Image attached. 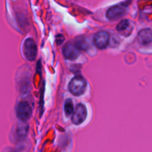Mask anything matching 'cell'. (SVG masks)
I'll return each mask as SVG.
<instances>
[{"instance_id": "6da1fadb", "label": "cell", "mask_w": 152, "mask_h": 152, "mask_svg": "<svg viewBox=\"0 0 152 152\" xmlns=\"http://www.w3.org/2000/svg\"><path fill=\"white\" fill-rule=\"evenodd\" d=\"M87 83L81 76H76L72 79L68 85L70 92L74 96H80L86 91Z\"/></svg>"}, {"instance_id": "7a4b0ae2", "label": "cell", "mask_w": 152, "mask_h": 152, "mask_svg": "<svg viewBox=\"0 0 152 152\" xmlns=\"http://www.w3.org/2000/svg\"><path fill=\"white\" fill-rule=\"evenodd\" d=\"M23 53L25 57L29 61H34L37 57V44L32 38H28L24 42Z\"/></svg>"}, {"instance_id": "3957f363", "label": "cell", "mask_w": 152, "mask_h": 152, "mask_svg": "<svg viewBox=\"0 0 152 152\" xmlns=\"http://www.w3.org/2000/svg\"><path fill=\"white\" fill-rule=\"evenodd\" d=\"M16 116L22 121H27L32 116V108L26 101H22L16 107Z\"/></svg>"}, {"instance_id": "277c9868", "label": "cell", "mask_w": 152, "mask_h": 152, "mask_svg": "<svg viewBox=\"0 0 152 152\" xmlns=\"http://www.w3.org/2000/svg\"><path fill=\"white\" fill-rule=\"evenodd\" d=\"M80 50L78 48L75 43L67 42L62 48V54L64 57L69 60H75L77 59L80 53Z\"/></svg>"}, {"instance_id": "5b68a950", "label": "cell", "mask_w": 152, "mask_h": 152, "mask_svg": "<svg viewBox=\"0 0 152 152\" xmlns=\"http://www.w3.org/2000/svg\"><path fill=\"white\" fill-rule=\"evenodd\" d=\"M87 117V109L84 104L80 103L77 105L72 115V122L75 125H80L86 120Z\"/></svg>"}, {"instance_id": "8992f818", "label": "cell", "mask_w": 152, "mask_h": 152, "mask_svg": "<svg viewBox=\"0 0 152 152\" xmlns=\"http://www.w3.org/2000/svg\"><path fill=\"white\" fill-rule=\"evenodd\" d=\"M110 42V36L106 31H99L94 37V42L96 47L100 50L106 48Z\"/></svg>"}, {"instance_id": "52a82bcc", "label": "cell", "mask_w": 152, "mask_h": 152, "mask_svg": "<svg viewBox=\"0 0 152 152\" xmlns=\"http://www.w3.org/2000/svg\"><path fill=\"white\" fill-rule=\"evenodd\" d=\"M126 13V8L123 4H117L110 7L106 12V16L109 20L115 21L123 17Z\"/></svg>"}, {"instance_id": "ba28073f", "label": "cell", "mask_w": 152, "mask_h": 152, "mask_svg": "<svg viewBox=\"0 0 152 152\" xmlns=\"http://www.w3.org/2000/svg\"><path fill=\"white\" fill-rule=\"evenodd\" d=\"M137 40L141 45H148L152 42V30L144 28L141 30L137 35Z\"/></svg>"}, {"instance_id": "9c48e42d", "label": "cell", "mask_w": 152, "mask_h": 152, "mask_svg": "<svg viewBox=\"0 0 152 152\" xmlns=\"http://www.w3.org/2000/svg\"><path fill=\"white\" fill-rule=\"evenodd\" d=\"M64 110H65V114L67 117H69L74 113V105L73 102L71 99H66L64 105Z\"/></svg>"}, {"instance_id": "30bf717a", "label": "cell", "mask_w": 152, "mask_h": 152, "mask_svg": "<svg viewBox=\"0 0 152 152\" xmlns=\"http://www.w3.org/2000/svg\"><path fill=\"white\" fill-rule=\"evenodd\" d=\"M75 44L80 50H86L88 49V44L87 43V39L84 37H81L80 38L77 39L75 41Z\"/></svg>"}, {"instance_id": "8fae6325", "label": "cell", "mask_w": 152, "mask_h": 152, "mask_svg": "<svg viewBox=\"0 0 152 152\" xmlns=\"http://www.w3.org/2000/svg\"><path fill=\"white\" fill-rule=\"evenodd\" d=\"M129 25H130V21L129 19H123L117 25V30L120 32H124L128 29Z\"/></svg>"}, {"instance_id": "7c38bea8", "label": "cell", "mask_w": 152, "mask_h": 152, "mask_svg": "<svg viewBox=\"0 0 152 152\" xmlns=\"http://www.w3.org/2000/svg\"><path fill=\"white\" fill-rule=\"evenodd\" d=\"M27 133H28V126H25V127H21L19 128V130H18V134L21 137H24L26 136Z\"/></svg>"}]
</instances>
